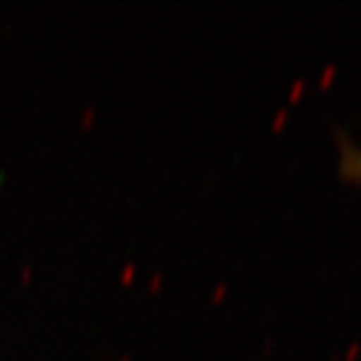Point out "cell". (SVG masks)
Segmentation results:
<instances>
[{
  "mask_svg": "<svg viewBox=\"0 0 361 361\" xmlns=\"http://www.w3.org/2000/svg\"><path fill=\"white\" fill-rule=\"evenodd\" d=\"M337 153H339V175L343 179L351 180L361 187V145L349 139L345 135H339V142H337Z\"/></svg>",
  "mask_w": 361,
  "mask_h": 361,
  "instance_id": "1",
  "label": "cell"
}]
</instances>
